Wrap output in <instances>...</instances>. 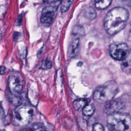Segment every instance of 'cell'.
Masks as SVG:
<instances>
[{
    "label": "cell",
    "instance_id": "6da1fadb",
    "mask_svg": "<svg viewBox=\"0 0 131 131\" xmlns=\"http://www.w3.org/2000/svg\"><path fill=\"white\" fill-rule=\"evenodd\" d=\"M129 16L127 9L123 7H115L110 10L105 15L104 28L110 35H114L125 26Z\"/></svg>",
    "mask_w": 131,
    "mask_h": 131
},
{
    "label": "cell",
    "instance_id": "7a4b0ae2",
    "mask_svg": "<svg viewBox=\"0 0 131 131\" xmlns=\"http://www.w3.org/2000/svg\"><path fill=\"white\" fill-rule=\"evenodd\" d=\"M107 126L111 131H131V120L129 114L117 112L108 115Z\"/></svg>",
    "mask_w": 131,
    "mask_h": 131
},
{
    "label": "cell",
    "instance_id": "3957f363",
    "mask_svg": "<svg viewBox=\"0 0 131 131\" xmlns=\"http://www.w3.org/2000/svg\"><path fill=\"white\" fill-rule=\"evenodd\" d=\"M118 92L117 84L114 81H109L96 89L93 94V99L99 103H106L113 100Z\"/></svg>",
    "mask_w": 131,
    "mask_h": 131
},
{
    "label": "cell",
    "instance_id": "277c9868",
    "mask_svg": "<svg viewBox=\"0 0 131 131\" xmlns=\"http://www.w3.org/2000/svg\"><path fill=\"white\" fill-rule=\"evenodd\" d=\"M34 113V110L32 106L27 105H19L14 111V122L17 125L26 126L32 121Z\"/></svg>",
    "mask_w": 131,
    "mask_h": 131
},
{
    "label": "cell",
    "instance_id": "5b68a950",
    "mask_svg": "<svg viewBox=\"0 0 131 131\" xmlns=\"http://www.w3.org/2000/svg\"><path fill=\"white\" fill-rule=\"evenodd\" d=\"M84 34L83 28L80 26H75L72 31L71 40L68 49V55L70 57H74L78 51L80 38Z\"/></svg>",
    "mask_w": 131,
    "mask_h": 131
},
{
    "label": "cell",
    "instance_id": "8992f818",
    "mask_svg": "<svg viewBox=\"0 0 131 131\" xmlns=\"http://www.w3.org/2000/svg\"><path fill=\"white\" fill-rule=\"evenodd\" d=\"M8 88L12 94L17 96L20 94L23 88V79L18 72L12 73L8 77Z\"/></svg>",
    "mask_w": 131,
    "mask_h": 131
},
{
    "label": "cell",
    "instance_id": "52a82bcc",
    "mask_svg": "<svg viewBox=\"0 0 131 131\" xmlns=\"http://www.w3.org/2000/svg\"><path fill=\"white\" fill-rule=\"evenodd\" d=\"M111 56L115 59L123 60L129 54L128 46L124 43H114L110 47Z\"/></svg>",
    "mask_w": 131,
    "mask_h": 131
},
{
    "label": "cell",
    "instance_id": "ba28073f",
    "mask_svg": "<svg viewBox=\"0 0 131 131\" xmlns=\"http://www.w3.org/2000/svg\"><path fill=\"white\" fill-rule=\"evenodd\" d=\"M57 7L47 6L45 7L42 11L40 21L45 26H49L52 24L55 16L57 12Z\"/></svg>",
    "mask_w": 131,
    "mask_h": 131
},
{
    "label": "cell",
    "instance_id": "9c48e42d",
    "mask_svg": "<svg viewBox=\"0 0 131 131\" xmlns=\"http://www.w3.org/2000/svg\"><path fill=\"white\" fill-rule=\"evenodd\" d=\"M124 106V102L121 99L112 100L106 103L104 107V112L108 115L119 112Z\"/></svg>",
    "mask_w": 131,
    "mask_h": 131
},
{
    "label": "cell",
    "instance_id": "30bf717a",
    "mask_svg": "<svg viewBox=\"0 0 131 131\" xmlns=\"http://www.w3.org/2000/svg\"><path fill=\"white\" fill-rule=\"evenodd\" d=\"M19 131H46V129L43 124L39 122H35Z\"/></svg>",
    "mask_w": 131,
    "mask_h": 131
},
{
    "label": "cell",
    "instance_id": "8fae6325",
    "mask_svg": "<svg viewBox=\"0 0 131 131\" xmlns=\"http://www.w3.org/2000/svg\"><path fill=\"white\" fill-rule=\"evenodd\" d=\"M88 104V101L86 99L84 98H79L76 99L73 102L74 108L77 111H82V108L84 107L85 105Z\"/></svg>",
    "mask_w": 131,
    "mask_h": 131
},
{
    "label": "cell",
    "instance_id": "7c38bea8",
    "mask_svg": "<svg viewBox=\"0 0 131 131\" xmlns=\"http://www.w3.org/2000/svg\"><path fill=\"white\" fill-rule=\"evenodd\" d=\"M112 2V0H95V6L98 9H104L107 8Z\"/></svg>",
    "mask_w": 131,
    "mask_h": 131
},
{
    "label": "cell",
    "instance_id": "4fadbf2b",
    "mask_svg": "<svg viewBox=\"0 0 131 131\" xmlns=\"http://www.w3.org/2000/svg\"><path fill=\"white\" fill-rule=\"evenodd\" d=\"M121 67L122 71L127 74L129 73L130 72V55L123 60V62L121 63Z\"/></svg>",
    "mask_w": 131,
    "mask_h": 131
},
{
    "label": "cell",
    "instance_id": "5bb4252c",
    "mask_svg": "<svg viewBox=\"0 0 131 131\" xmlns=\"http://www.w3.org/2000/svg\"><path fill=\"white\" fill-rule=\"evenodd\" d=\"M82 112L84 116L88 117L91 116L95 112V107L93 104L88 103L82 108Z\"/></svg>",
    "mask_w": 131,
    "mask_h": 131
},
{
    "label": "cell",
    "instance_id": "9a60e30c",
    "mask_svg": "<svg viewBox=\"0 0 131 131\" xmlns=\"http://www.w3.org/2000/svg\"><path fill=\"white\" fill-rule=\"evenodd\" d=\"M84 15L89 19H93L96 16V12L95 9L92 7H89L84 11Z\"/></svg>",
    "mask_w": 131,
    "mask_h": 131
},
{
    "label": "cell",
    "instance_id": "2e32d148",
    "mask_svg": "<svg viewBox=\"0 0 131 131\" xmlns=\"http://www.w3.org/2000/svg\"><path fill=\"white\" fill-rule=\"evenodd\" d=\"M73 1V0H65L61 6V11L62 12H65L68 11Z\"/></svg>",
    "mask_w": 131,
    "mask_h": 131
},
{
    "label": "cell",
    "instance_id": "e0dca14e",
    "mask_svg": "<svg viewBox=\"0 0 131 131\" xmlns=\"http://www.w3.org/2000/svg\"><path fill=\"white\" fill-rule=\"evenodd\" d=\"M52 67V62L49 59H46L44 60L41 65V68L43 70H46L51 68Z\"/></svg>",
    "mask_w": 131,
    "mask_h": 131
},
{
    "label": "cell",
    "instance_id": "ac0fdd59",
    "mask_svg": "<svg viewBox=\"0 0 131 131\" xmlns=\"http://www.w3.org/2000/svg\"><path fill=\"white\" fill-rule=\"evenodd\" d=\"M61 0H43V2L50 5L51 6H55L57 7L61 2Z\"/></svg>",
    "mask_w": 131,
    "mask_h": 131
},
{
    "label": "cell",
    "instance_id": "d6986e66",
    "mask_svg": "<svg viewBox=\"0 0 131 131\" xmlns=\"http://www.w3.org/2000/svg\"><path fill=\"white\" fill-rule=\"evenodd\" d=\"M92 131H104V127L101 124L96 123L93 125Z\"/></svg>",
    "mask_w": 131,
    "mask_h": 131
},
{
    "label": "cell",
    "instance_id": "ffe728a7",
    "mask_svg": "<svg viewBox=\"0 0 131 131\" xmlns=\"http://www.w3.org/2000/svg\"><path fill=\"white\" fill-rule=\"evenodd\" d=\"M6 12V8L4 6H0V19H2Z\"/></svg>",
    "mask_w": 131,
    "mask_h": 131
},
{
    "label": "cell",
    "instance_id": "44dd1931",
    "mask_svg": "<svg viewBox=\"0 0 131 131\" xmlns=\"http://www.w3.org/2000/svg\"><path fill=\"white\" fill-rule=\"evenodd\" d=\"M6 72V68L4 66H0V75H4Z\"/></svg>",
    "mask_w": 131,
    "mask_h": 131
},
{
    "label": "cell",
    "instance_id": "7402d4cb",
    "mask_svg": "<svg viewBox=\"0 0 131 131\" xmlns=\"http://www.w3.org/2000/svg\"><path fill=\"white\" fill-rule=\"evenodd\" d=\"M3 114H4V110H3V107H2L0 105V116L2 117Z\"/></svg>",
    "mask_w": 131,
    "mask_h": 131
}]
</instances>
